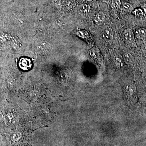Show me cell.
<instances>
[{"label":"cell","mask_w":146,"mask_h":146,"mask_svg":"<svg viewBox=\"0 0 146 146\" xmlns=\"http://www.w3.org/2000/svg\"><path fill=\"white\" fill-rule=\"evenodd\" d=\"M86 1H91L92 0H86Z\"/></svg>","instance_id":"obj_16"},{"label":"cell","mask_w":146,"mask_h":146,"mask_svg":"<svg viewBox=\"0 0 146 146\" xmlns=\"http://www.w3.org/2000/svg\"><path fill=\"white\" fill-rule=\"evenodd\" d=\"M112 4L115 9H119L121 7V1L120 0H112Z\"/></svg>","instance_id":"obj_10"},{"label":"cell","mask_w":146,"mask_h":146,"mask_svg":"<svg viewBox=\"0 0 146 146\" xmlns=\"http://www.w3.org/2000/svg\"><path fill=\"white\" fill-rule=\"evenodd\" d=\"M77 35L82 38H86L88 36V34L87 32L84 31H79L77 33Z\"/></svg>","instance_id":"obj_11"},{"label":"cell","mask_w":146,"mask_h":146,"mask_svg":"<svg viewBox=\"0 0 146 146\" xmlns=\"http://www.w3.org/2000/svg\"><path fill=\"white\" fill-rule=\"evenodd\" d=\"M102 36L106 41H111L113 39V32L112 29L109 28L106 29L104 31Z\"/></svg>","instance_id":"obj_4"},{"label":"cell","mask_w":146,"mask_h":146,"mask_svg":"<svg viewBox=\"0 0 146 146\" xmlns=\"http://www.w3.org/2000/svg\"><path fill=\"white\" fill-rule=\"evenodd\" d=\"M123 36L126 41L132 43L134 41V36L133 32L130 29H126L123 33Z\"/></svg>","instance_id":"obj_1"},{"label":"cell","mask_w":146,"mask_h":146,"mask_svg":"<svg viewBox=\"0 0 146 146\" xmlns=\"http://www.w3.org/2000/svg\"><path fill=\"white\" fill-rule=\"evenodd\" d=\"M89 54L90 55L94 58H97L100 55L99 51L96 48H93L90 50Z\"/></svg>","instance_id":"obj_8"},{"label":"cell","mask_w":146,"mask_h":146,"mask_svg":"<svg viewBox=\"0 0 146 146\" xmlns=\"http://www.w3.org/2000/svg\"><path fill=\"white\" fill-rule=\"evenodd\" d=\"M124 58L126 61L127 62H129L130 60L132 59V56L131 54L129 53H126L124 54Z\"/></svg>","instance_id":"obj_13"},{"label":"cell","mask_w":146,"mask_h":146,"mask_svg":"<svg viewBox=\"0 0 146 146\" xmlns=\"http://www.w3.org/2000/svg\"><path fill=\"white\" fill-rule=\"evenodd\" d=\"M123 9L125 11L127 12H131L132 11L133 9V7L130 4L127 3H125L122 6Z\"/></svg>","instance_id":"obj_9"},{"label":"cell","mask_w":146,"mask_h":146,"mask_svg":"<svg viewBox=\"0 0 146 146\" xmlns=\"http://www.w3.org/2000/svg\"><path fill=\"white\" fill-rule=\"evenodd\" d=\"M142 7L144 11V12L146 13V4H145L142 6Z\"/></svg>","instance_id":"obj_14"},{"label":"cell","mask_w":146,"mask_h":146,"mask_svg":"<svg viewBox=\"0 0 146 146\" xmlns=\"http://www.w3.org/2000/svg\"><path fill=\"white\" fill-rule=\"evenodd\" d=\"M79 12L82 15H86L89 13L90 10V7L86 4L82 5L80 6L78 9Z\"/></svg>","instance_id":"obj_7"},{"label":"cell","mask_w":146,"mask_h":146,"mask_svg":"<svg viewBox=\"0 0 146 146\" xmlns=\"http://www.w3.org/2000/svg\"><path fill=\"white\" fill-rule=\"evenodd\" d=\"M136 36L138 39H144L146 36V29L143 28L138 29L136 32Z\"/></svg>","instance_id":"obj_6"},{"label":"cell","mask_w":146,"mask_h":146,"mask_svg":"<svg viewBox=\"0 0 146 146\" xmlns=\"http://www.w3.org/2000/svg\"><path fill=\"white\" fill-rule=\"evenodd\" d=\"M105 18V15L104 12H99L97 13L95 17V23L98 25H100L102 24L104 22Z\"/></svg>","instance_id":"obj_5"},{"label":"cell","mask_w":146,"mask_h":146,"mask_svg":"<svg viewBox=\"0 0 146 146\" xmlns=\"http://www.w3.org/2000/svg\"><path fill=\"white\" fill-rule=\"evenodd\" d=\"M19 66L22 70H27L31 67V61L27 58H22L19 62Z\"/></svg>","instance_id":"obj_2"},{"label":"cell","mask_w":146,"mask_h":146,"mask_svg":"<svg viewBox=\"0 0 146 146\" xmlns=\"http://www.w3.org/2000/svg\"><path fill=\"white\" fill-rule=\"evenodd\" d=\"M37 48L41 51L46 52L51 49V45L48 42L43 41L38 44Z\"/></svg>","instance_id":"obj_3"},{"label":"cell","mask_w":146,"mask_h":146,"mask_svg":"<svg viewBox=\"0 0 146 146\" xmlns=\"http://www.w3.org/2000/svg\"><path fill=\"white\" fill-rule=\"evenodd\" d=\"M143 49L145 50L146 51V43L144 45L143 47Z\"/></svg>","instance_id":"obj_15"},{"label":"cell","mask_w":146,"mask_h":146,"mask_svg":"<svg viewBox=\"0 0 146 146\" xmlns=\"http://www.w3.org/2000/svg\"><path fill=\"white\" fill-rule=\"evenodd\" d=\"M144 11L143 9H136L134 11V14L136 16H143L144 14Z\"/></svg>","instance_id":"obj_12"}]
</instances>
